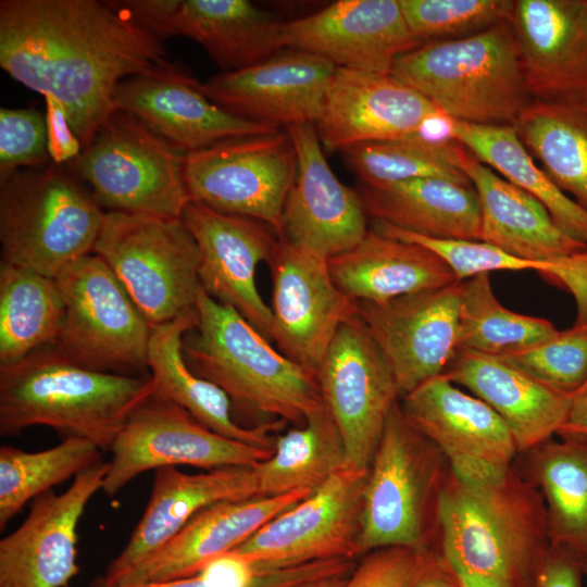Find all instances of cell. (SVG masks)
Wrapping results in <instances>:
<instances>
[{"label": "cell", "instance_id": "cell-25", "mask_svg": "<svg viewBox=\"0 0 587 587\" xmlns=\"http://www.w3.org/2000/svg\"><path fill=\"white\" fill-rule=\"evenodd\" d=\"M114 102L185 153L230 137L278 129L225 111L203 93L198 79L172 63L122 80Z\"/></svg>", "mask_w": 587, "mask_h": 587}, {"label": "cell", "instance_id": "cell-42", "mask_svg": "<svg viewBox=\"0 0 587 587\" xmlns=\"http://www.w3.org/2000/svg\"><path fill=\"white\" fill-rule=\"evenodd\" d=\"M511 0H399L407 25L421 43L453 40L509 22Z\"/></svg>", "mask_w": 587, "mask_h": 587}, {"label": "cell", "instance_id": "cell-49", "mask_svg": "<svg viewBox=\"0 0 587 587\" xmlns=\"http://www.w3.org/2000/svg\"><path fill=\"white\" fill-rule=\"evenodd\" d=\"M279 586H283V585L265 584L258 587H279ZM85 587H224V586L220 585L217 582H215L212 577H210L203 571H200L196 575L188 576V577H182V578L162 580V582L130 584V585L111 584L104 580L102 576H98Z\"/></svg>", "mask_w": 587, "mask_h": 587}, {"label": "cell", "instance_id": "cell-3", "mask_svg": "<svg viewBox=\"0 0 587 587\" xmlns=\"http://www.w3.org/2000/svg\"><path fill=\"white\" fill-rule=\"evenodd\" d=\"M154 391L150 373L88 370L47 346L0 364V434L15 436L41 425L110 450L132 413Z\"/></svg>", "mask_w": 587, "mask_h": 587}, {"label": "cell", "instance_id": "cell-48", "mask_svg": "<svg viewBox=\"0 0 587 587\" xmlns=\"http://www.w3.org/2000/svg\"><path fill=\"white\" fill-rule=\"evenodd\" d=\"M558 436L587 439V382L573 394L567 417Z\"/></svg>", "mask_w": 587, "mask_h": 587}, {"label": "cell", "instance_id": "cell-47", "mask_svg": "<svg viewBox=\"0 0 587 587\" xmlns=\"http://www.w3.org/2000/svg\"><path fill=\"white\" fill-rule=\"evenodd\" d=\"M583 576L578 559L551 546L532 587H582Z\"/></svg>", "mask_w": 587, "mask_h": 587}, {"label": "cell", "instance_id": "cell-51", "mask_svg": "<svg viewBox=\"0 0 587 587\" xmlns=\"http://www.w3.org/2000/svg\"><path fill=\"white\" fill-rule=\"evenodd\" d=\"M355 565L341 571L292 582L279 587H342L350 577Z\"/></svg>", "mask_w": 587, "mask_h": 587}, {"label": "cell", "instance_id": "cell-37", "mask_svg": "<svg viewBox=\"0 0 587 587\" xmlns=\"http://www.w3.org/2000/svg\"><path fill=\"white\" fill-rule=\"evenodd\" d=\"M346 463L340 432L323 401L302 425L277 436L272 454L253 466L258 495L315 490Z\"/></svg>", "mask_w": 587, "mask_h": 587}, {"label": "cell", "instance_id": "cell-27", "mask_svg": "<svg viewBox=\"0 0 587 587\" xmlns=\"http://www.w3.org/2000/svg\"><path fill=\"white\" fill-rule=\"evenodd\" d=\"M259 496L253 467L226 466L188 474L177 467L155 470L148 504L124 549L102 577L114 583L170 541L197 513L226 501Z\"/></svg>", "mask_w": 587, "mask_h": 587}, {"label": "cell", "instance_id": "cell-23", "mask_svg": "<svg viewBox=\"0 0 587 587\" xmlns=\"http://www.w3.org/2000/svg\"><path fill=\"white\" fill-rule=\"evenodd\" d=\"M284 48L307 51L337 67L390 74L396 60L421 45L399 0H339L284 22Z\"/></svg>", "mask_w": 587, "mask_h": 587}, {"label": "cell", "instance_id": "cell-10", "mask_svg": "<svg viewBox=\"0 0 587 587\" xmlns=\"http://www.w3.org/2000/svg\"><path fill=\"white\" fill-rule=\"evenodd\" d=\"M64 301L61 333L52 345L88 370L142 375L152 327L98 255L87 254L55 277Z\"/></svg>", "mask_w": 587, "mask_h": 587}, {"label": "cell", "instance_id": "cell-4", "mask_svg": "<svg viewBox=\"0 0 587 587\" xmlns=\"http://www.w3.org/2000/svg\"><path fill=\"white\" fill-rule=\"evenodd\" d=\"M197 333L184 337L187 365L218 386L247 417L299 426L323 398L316 375L295 363L235 309L199 288Z\"/></svg>", "mask_w": 587, "mask_h": 587}, {"label": "cell", "instance_id": "cell-14", "mask_svg": "<svg viewBox=\"0 0 587 587\" xmlns=\"http://www.w3.org/2000/svg\"><path fill=\"white\" fill-rule=\"evenodd\" d=\"M315 375L323 401L340 432L347 463L370 469L401 392L357 312L338 329Z\"/></svg>", "mask_w": 587, "mask_h": 587}, {"label": "cell", "instance_id": "cell-20", "mask_svg": "<svg viewBox=\"0 0 587 587\" xmlns=\"http://www.w3.org/2000/svg\"><path fill=\"white\" fill-rule=\"evenodd\" d=\"M297 172L285 201L279 239L326 259L358 245L367 233L360 192L344 185L329 167L314 124L286 128Z\"/></svg>", "mask_w": 587, "mask_h": 587}, {"label": "cell", "instance_id": "cell-52", "mask_svg": "<svg viewBox=\"0 0 587 587\" xmlns=\"http://www.w3.org/2000/svg\"><path fill=\"white\" fill-rule=\"evenodd\" d=\"M584 576L587 578V561L583 564Z\"/></svg>", "mask_w": 587, "mask_h": 587}, {"label": "cell", "instance_id": "cell-19", "mask_svg": "<svg viewBox=\"0 0 587 587\" xmlns=\"http://www.w3.org/2000/svg\"><path fill=\"white\" fill-rule=\"evenodd\" d=\"M108 462L30 501L24 522L0 540V587H67L79 573L77 525L89 500L102 489Z\"/></svg>", "mask_w": 587, "mask_h": 587}, {"label": "cell", "instance_id": "cell-50", "mask_svg": "<svg viewBox=\"0 0 587 587\" xmlns=\"http://www.w3.org/2000/svg\"><path fill=\"white\" fill-rule=\"evenodd\" d=\"M413 587H461L455 574L435 550L427 567Z\"/></svg>", "mask_w": 587, "mask_h": 587}, {"label": "cell", "instance_id": "cell-15", "mask_svg": "<svg viewBox=\"0 0 587 587\" xmlns=\"http://www.w3.org/2000/svg\"><path fill=\"white\" fill-rule=\"evenodd\" d=\"M409 422L445 457L457 476L474 482L498 478L519 453L501 417L484 401L441 374L400 399Z\"/></svg>", "mask_w": 587, "mask_h": 587}, {"label": "cell", "instance_id": "cell-41", "mask_svg": "<svg viewBox=\"0 0 587 587\" xmlns=\"http://www.w3.org/2000/svg\"><path fill=\"white\" fill-rule=\"evenodd\" d=\"M101 449L87 439L67 437L52 448L28 452L0 448V529L26 503L102 461Z\"/></svg>", "mask_w": 587, "mask_h": 587}, {"label": "cell", "instance_id": "cell-2", "mask_svg": "<svg viewBox=\"0 0 587 587\" xmlns=\"http://www.w3.org/2000/svg\"><path fill=\"white\" fill-rule=\"evenodd\" d=\"M434 550L461 587H532L551 547L540 491L514 465L474 482L448 467Z\"/></svg>", "mask_w": 587, "mask_h": 587}, {"label": "cell", "instance_id": "cell-29", "mask_svg": "<svg viewBox=\"0 0 587 587\" xmlns=\"http://www.w3.org/2000/svg\"><path fill=\"white\" fill-rule=\"evenodd\" d=\"M457 164L478 196L480 241L533 261H551L587 250V243L565 233L537 199L504 179L460 143Z\"/></svg>", "mask_w": 587, "mask_h": 587}, {"label": "cell", "instance_id": "cell-32", "mask_svg": "<svg viewBox=\"0 0 587 587\" xmlns=\"http://www.w3.org/2000/svg\"><path fill=\"white\" fill-rule=\"evenodd\" d=\"M283 25L274 13L248 0H178L161 38H191L224 72H232L282 51Z\"/></svg>", "mask_w": 587, "mask_h": 587}, {"label": "cell", "instance_id": "cell-22", "mask_svg": "<svg viewBox=\"0 0 587 587\" xmlns=\"http://www.w3.org/2000/svg\"><path fill=\"white\" fill-rule=\"evenodd\" d=\"M446 118L435 104L390 74L337 67L314 126L326 149L342 151L422 134Z\"/></svg>", "mask_w": 587, "mask_h": 587}, {"label": "cell", "instance_id": "cell-46", "mask_svg": "<svg viewBox=\"0 0 587 587\" xmlns=\"http://www.w3.org/2000/svg\"><path fill=\"white\" fill-rule=\"evenodd\" d=\"M47 143L50 160L65 165L79 155L83 146L73 132L63 107L52 97L46 96Z\"/></svg>", "mask_w": 587, "mask_h": 587}, {"label": "cell", "instance_id": "cell-40", "mask_svg": "<svg viewBox=\"0 0 587 587\" xmlns=\"http://www.w3.org/2000/svg\"><path fill=\"white\" fill-rule=\"evenodd\" d=\"M458 142L421 134L364 142L342 150L347 166L362 185L384 186L438 177L472 185L457 164Z\"/></svg>", "mask_w": 587, "mask_h": 587}, {"label": "cell", "instance_id": "cell-6", "mask_svg": "<svg viewBox=\"0 0 587 587\" xmlns=\"http://www.w3.org/2000/svg\"><path fill=\"white\" fill-rule=\"evenodd\" d=\"M80 180L53 162L0 177L2 262L55 278L92 253L105 212Z\"/></svg>", "mask_w": 587, "mask_h": 587}, {"label": "cell", "instance_id": "cell-38", "mask_svg": "<svg viewBox=\"0 0 587 587\" xmlns=\"http://www.w3.org/2000/svg\"><path fill=\"white\" fill-rule=\"evenodd\" d=\"M64 313L55 278L1 261L0 364L54 345Z\"/></svg>", "mask_w": 587, "mask_h": 587}, {"label": "cell", "instance_id": "cell-35", "mask_svg": "<svg viewBox=\"0 0 587 587\" xmlns=\"http://www.w3.org/2000/svg\"><path fill=\"white\" fill-rule=\"evenodd\" d=\"M448 136L504 179L537 199L565 233L587 243V210L536 165L514 126L448 118Z\"/></svg>", "mask_w": 587, "mask_h": 587}, {"label": "cell", "instance_id": "cell-8", "mask_svg": "<svg viewBox=\"0 0 587 587\" xmlns=\"http://www.w3.org/2000/svg\"><path fill=\"white\" fill-rule=\"evenodd\" d=\"M92 253L151 327L196 309L200 252L182 218L107 211Z\"/></svg>", "mask_w": 587, "mask_h": 587}, {"label": "cell", "instance_id": "cell-43", "mask_svg": "<svg viewBox=\"0 0 587 587\" xmlns=\"http://www.w3.org/2000/svg\"><path fill=\"white\" fill-rule=\"evenodd\" d=\"M498 358L552 390L573 395L587 382V324Z\"/></svg>", "mask_w": 587, "mask_h": 587}, {"label": "cell", "instance_id": "cell-18", "mask_svg": "<svg viewBox=\"0 0 587 587\" xmlns=\"http://www.w3.org/2000/svg\"><path fill=\"white\" fill-rule=\"evenodd\" d=\"M180 218L200 252L201 288L215 301L235 309L272 342V312L257 288L255 272L275 253L279 243L276 233L258 220L192 200Z\"/></svg>", "mask_w": 587, "mask_h": 587}, {"label": "cell", "instance_id": "cell-28", "mask_svg": "<svg viewBox=\"0 0 587 587\" xmlns=\"http://www.w3.org/2000/svg\"><path fill=\"white\" fill-rule=\"evenodd\" d=\"M444 375L501 417L519 453L558 435L572 402L573 395L552 390L500 358L478 352L457 351Z\"/></svg>", "mask_w": 587, "mask_h": 587}, {"label": "cell", "instance_id": "cell-17", "mask_svg": "<svg viewBox=\"0 0 587 587\" xmlns=\"http://www.w3.org/2000/svg\"><path fill=\"white\" fill-rule=\"evenodd\" d=\"M461 282L382 303L354 302L401 397L445 373L457 353Z\"/></svg>", "mask_w": 587, "mask_h": 587}, {"label": "cell", "instance_id": "cell-16", "mask_svg": "<svg viewBox=\"0 0 587 587\" xmlns=\"http://www.w3.org/2000/svg\"><path fill=\"white\" fill-rule=\"evenodd\" d=\"M273 280L272 341L288 359L316 374L355 303L336 286L327 259L279 239L268 262Z\"/></svg>", "mask_w": 587, "mask_h": 587}, {"label": "cell", "instance_id": "cell-1", "mask_svg": "<svg viewBox=\"0 0 587 587\" xmlns=\"http://www.w3.org/2000/svg\"><path fill=\"white\" fill-rule=\"evenodd\" d=\"M161 39L111 1L1 0L0 66L54 98L83 149L132 76L170 65Z\"/></svg>", "mask_w": 587, "mask_h": 587}, {"label": "cell", "instance_id": "cell-11", "mask_svg": "<svg viewBox=\"0 0 587 587\" xmlns=\"http://www.w3.org/2000/svg\"><path fill=\"white\" fill-rule=\"evenodd\" d=\"M296 172L292 142L280 129L230 137L185 155L189 200L263 222L278 238Z\"/></svg>", "mask_w": 587, "mask_h": 587}, {"label": "cell", "instance_id": "cell-33", "mask_svg": "<svg viewBox=\"0 0 587 587\" xmlns=\"http://www.w3.org/2000/svg\"><path fill=\"white\" fill-rule=\"evenodd\" d=\"M367 215L401 230L439 240L482 239V211L472 185L427 177L362 185Z\"/></svg>", "mask_w": 587, "mask_h": 587}, {"label": "cell", "instance_id": "cell-21", "mask_svg": "<svg viewBox=\"0 0 587 587\" xmlns=\"http://www.w3.org/2000/svg\"><path fill=\"white\" fill-rule=\"evenodd\" d=\"M336 68L323 57L287 49L250 67L212 76L201 89L236 116L286 129L315 124Z\"/></svg>", "mask_w": 587, "mask_h": 587}, {"label": "cell", "instance_id": "cell-45", "mask_svg": "<svg viewBox=\"0 0 587 587\" xmlns=\"http://www.w3.org/2000/svg\"><path fill=\"white\" fill-rule=\"evenodd\" d=\"M434 549L385 547L367 552L342 587H413Z\"/></svg>", "mask_w": 587, "mask_h": 587}, {"label": "cell", "instance_id": "cell-7", "mask_svg": "<svg viewBox=\"0 0 587 587\" xmlns=\"http://www.w3.org/2000/svg\"><path fill=\"white\" fill-rule=\"evenodd\" d=\"M448 467L439 449L409 422L399 400L369 469L359 553L395 546L433 549L437 501Z\"/></svg>", "mask_w": 587, "mask_h": 587}, {"label": "cell", "instance_id": "cell-9", "mask_svg": "<svg viewBox=\"0 0 587 587\" xmlns=\"http://www.w3.org/2000/svg\"><path fill=\"white\" fill-rule=\"evenodd\" d=\"M185 155L117 109L65 166L91 187L102 209L180 218L189 201Z\"/></svg>", "mask_w": 587, "mask_h": 587}, {"label": "cell", "instance_id": "cell-36", "mask_svg": "<svg viewBox=\"0 0 587 587\" xmlns=\"http://www.w3.org/2000/svg\"><path fill=\"white\" fill-rule=\"evenodd\" d=\"M514 128L550 179L587 210V102L533 100Z\"/></svg>", "mask_w": 587, "mask_h": 587}, {"label": "cell", "instance_id": "cell-31", "mask_svg": "<svg viewBox=\"0 0 587 587\" xmlns=\"http://www.w3.org/2000/svg\"><path fill=\"white\" fill-rule=\"evenodd\" d=\"M198 324L196 309L173 321L152 327L148 348V369L155 383L153 395L187 410L214 433L243 444L274 450L271 433L285 423L245 426L232 414L227 395L212 382L200 377L187 365L183 353L184 336Z\"/></svg>", "mask_w": 587, "mask_h": 587}, {"label": "cell", "instance_id": "cell-12", "mask_svg": "<svg viewBox=\"0 0 587 587\" xmlns=\"http://www.w3.org/2000/svg\"><path fill=\"white\" fill-rule=\"evenodd\" d=\"M369 469L346 463L297 504L275 516L233 553L257 572L359 555Z\"/></svg>", "mask_w": 587, "mask_h": 587}, {"label": "cell", "instance_id": "cell-39", "mask_svg": "<svg viewBox=\"0 0 587 587\" xmlns=\"http://www.w3.org/2000/svg\"><path fill=\"white\" fill-rule=\"evenodd\" d=\"M548 320L515 313L494 294L489 273L461 282L457 351L503 357L553 338Z\"/></svg>", "mask_w": 587, "mask_h": 587}, {"label": "cell", "instance_id": "cell-34", "mask_svg": "<svg viewBox=\"0 0 587 587\" xmlns=\"http://www.w3.org/2000/svg\"><path fill=\"white\" fill-rule=\"evenodd\" d=\"M560 437V436H559ZM516 464L540 491L552 547L587 561V439L552 438L523 452Z\"/></svg>", "mask_w": 587, "mask_h": 587}, {"label": "cell", "instance_id": "cell-26", "mask_svg": "<svg viewBox=\"0 0 587 587\" xmlns=\"http://www.w3.org/2000/svg\"><path fill=\"white\" fill-rule=\"evenodd\" d=\"M312 491L298 489L210 505L197 513L162 548L111 584H141L196 575L207 563L234 550Z\"/></svg>", "mask_w": 587, "mask_h": 587}, {"label": "cell", "instance_id": "cell-30", "mask_svg": "<svg viewBox=\"0 0 587 587\" xmlns=\"http://www.w3.org/2000/svg\"><path fill=\"white\" fill-rule=\"evenodd\" d=\"M327 262L336 286L353 302L382 303L458 282L435 251L374 228L353 248Z\"/></svg>", "mask_w": 587, "mask_h": 587}, {"label": "cell", "instance_id": "cell-24", "mask_svg": "<svg viewBox=\"0 0 587 587\" xmlns=\"http://www.w3.org/2000/svg\"><path fill=\"white\" fill-rule=\"evenodd\" d=\"M509 24L532 99L587 102V0H516Z\"/></svg>", "mask_w": 587, "mask_h": 587}, {"label": "cell", "instance_id": "cell-44", "mask_svg": "<svg viewBox=\"0 0 587 587\" xmlns=\"http://www.w3.org/2000/svg\"><path fill=\"white\" fill-rule=\"evenodd\" d=\"M50 160L45 114L33 108L0 110V177Z\"/></svg>", "mask_w": 587, "mask_h": 587}, {"label": "cell", "instance_id": "cell-13", "mask_svg": "<svg viewBox=\"0 0 587 587\" xmlns=\"http://www.w3.org/2000/svg\"><path fill=\"white\" fill-rule=\"evenodd\" d=\"M110 451L102 491L117 495L150 470L191 465L205 471L250 466L273 451L221 436L180 405L152 395L128 417Z\"/></svg>", "mask_w": 587, "mask_h": 587}, {"label": "cell", "instance_id": "cell-5", "mask_svg": "<svg viewBox=\"0 0 587 587\" xmlns=\"http://www.w3.org/2000/svg\"><path fill=\"white\" fill-rule=\"evenodd\" d=\"M390 75L452 120L514 126L533 101L509 22L399 57Z\"/></svg>", "mask_w": 587, "mask_h": 587}]
</instances>
